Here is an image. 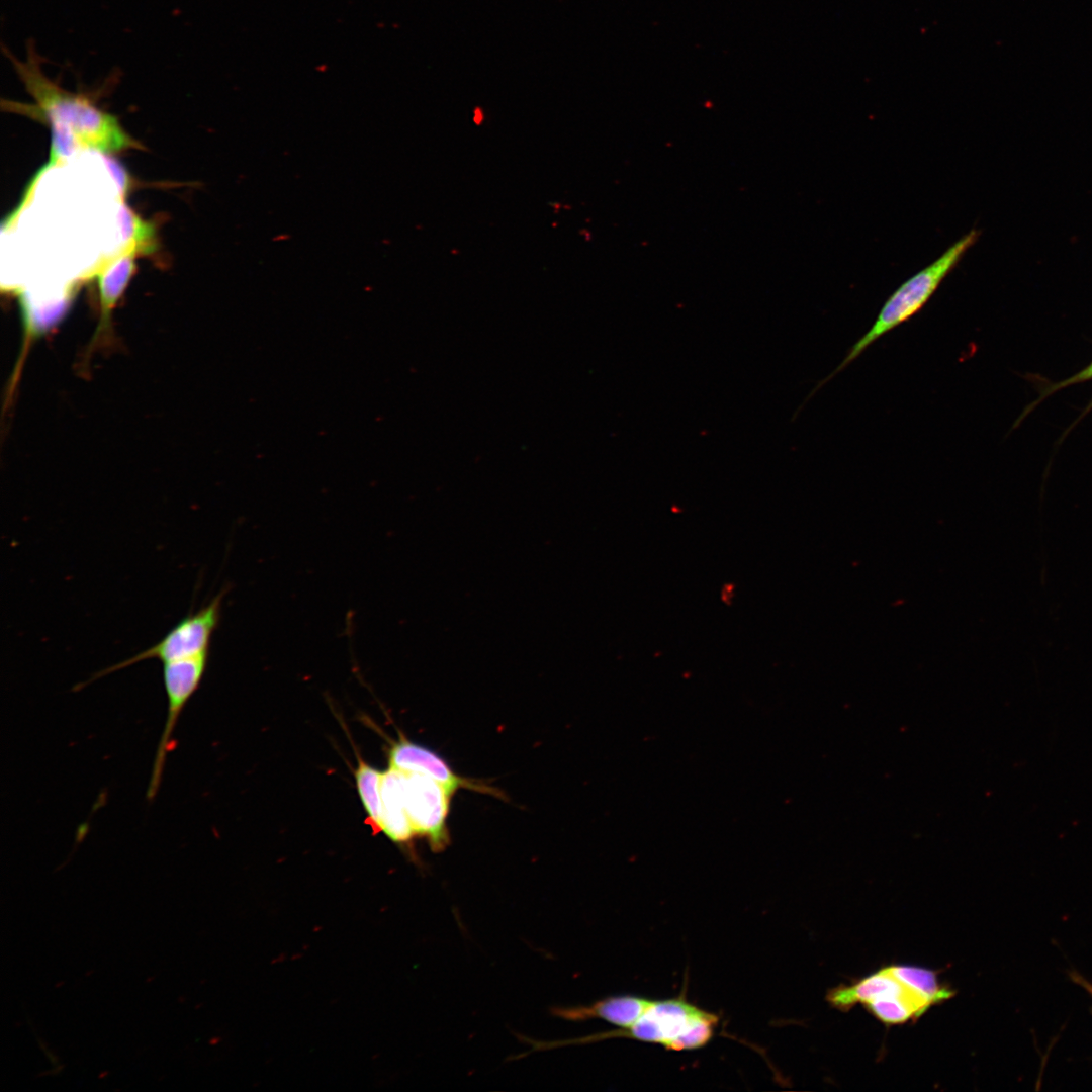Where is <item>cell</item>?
I'll list each match as a JSON object with an SVG mask.
<instances>
[{
  "mask_svg": "<svg viewBox=\"0 0 1092 1092\" xmlns=\"http://www.w3.org/2000/svg\"><path fill=\"white\" fill-rule=\"evenodd\" d=\"M3 51L34 100L30 105L7 101V107L47 121L52 136L49 166L82 149L112 153L135 145L117 118L101 110L88 95L70 92L49 78L32 41L27 44L25 60L7 48Z\"/></svg>",
  "mask_w": 1092,
  "mask_h": 1092,
  "instance_id": "cell-1",
  "label": "cell"
},
{
  "mask_svg": "<svg viewBox=\"0 0 1092 1092\" xmlns=\"http://www.w3.org/2000/svg\"><path fill=\"white\" fill-rule=\"evenodd\" d=\"M719 1018L679 998L654 1001L630 1027L599 1032L583 1037L541 1041L543 1051L585 1044L609 1038H631L659 1043L667 1050L685 1051L706 1045L713 1037Z\"/></svg>",
  "mask_w": 1092,
  "mask_h": 1092,
  "instance_id": "cell-2",
  "label": "cell"
},
{
  "mask_svg": "<svg viewBox=\"0 0 1092 1092\" xmlns=\"http://www.w3.org/2000/svg\"><path fill=\"white\" fill-rule=\"evenodd\" d=\"M978 237L979 232L971 230L931 264L903 282L885 301L868 332L852 345L843 361L818 387L859 357L879 338L916 314L976 243Z\"/></svg>",
  "mask_w": 1092,
  "mask_h": 1092,
  "instance_id": "cell-3",
  "label": "cell"
},
{
  "mask_svg": "<svg viewBox=\"0 0 1092 1092\" xmlns=\"http://www.w3.org/2000/svg\"><path fill=\"white\" fill-rule=\"evenodd\" d=\"M220 610L221 594L208 605L184 617L155 645L96 672L90 680L80 684L76 689L80 690L93 680L143 660L155 658L165 663L209 651L212 634L220 620Z\"/></svg>",
  "mask_w": 1092,
  "mask_h": 1092,
  "instance_id": "cell-4",
  "label": "cell"
},
{
  "mask_svg": "<svg viewBox=\"0 0 1092 1092\" xmlns=\"http://www.w3.org/2000/svg\"><path fill=\"white\" fill-rule=\"evenodd\" d=\"M209 651L163 663V682L167 696V717L158 743L147 799H155L160 788L173 733L187 703L197 691L204 675Z\"/></svg>",
  "mask_w": 1092,
  "mask_h": 1092,
  "instance_id": "cell-5",
  "label": "cell"
},
{
  "mask_svg": "<svg viewBox=\"0 0 1092 1092\" xmlns=\"http://www.w3.org/2000/svg\"><path fill=\"white\" fill-rule=\"evenodd\" d=\"M405 809L415 835L428 839L434 851L449 844L447 819L453 795L425 775L403 772Z\"/></svg>",
  "mask_w": 1092,
  "mask_h": 1092,
  "instance_id": "cell-6",
  "label": "cell"
},
{
  "mask_svg": "<svg viewBox=\"0 0 1092 1092\" xmlns=\"http://www.w3.org/2000/svg\"><path fill=\"white\" fill-rule=\"evenodd\" d=\"M389 768L401 772L425 775L444 786L452 795L460 789L502 797L499 791L489 785L479 783L456 774L448 762L435 751L412 742L403 736L394 742L388 750Z\"/></svg>",
  "mask_w": 1092,
  "mask_h": 1092,
  "instance_id": "cell-7",
  "label": "cell"
},
{
  "mask_svg": "<svg viewBox=\"0 0 1092 1092\" xmlns=\"http://www.w3.org/2000/svg\"><path fill=\"white\" fill-rule=\"evenodd\" d=\"M649 999L623 995L611 996L589 1005L556 1006L551 1013L567 1021L603 1019L621 1028L632 1026L653 1004Z\"/></svg>",
  "mask_w": 1092,
  "mask_h": 1092,
  "instance_id": "cell-8",
  "label": "cell"
},
{
  "mask_svg": "<svg viewBox=\"0 0 1092 1092\" xmlns=\"http://www.w3.org/2000/svg\"><path fill=\"white\" fill-rule=\"evenodd\" d=\"M909 995L918 994L900 982L891 973L889 967H885L852 984L840 985L830 989L826 995V1000L834 1008L848 1011L858 1003L864 1005L879 998Z\"/></svg>",
  "mask_w": 1092,
  "mask_h": 1092,
  "instance_id": "cell-9",
  "label": "cell"
},
{
  "mask_svg": "<svg viewBox=\"0 0 1092 1092\" xmlns=\"http://www.w3.org/2000/svg\"><path fill=\"white\" fill-rule=\"evenodd\" d=\"M381 831L403 843L414 835L404 803L403 772L388 768L381 778Z\"/></svg>",
  "mask_w": 1092,
  "mask_h": 1092,
  "instance_id": "cell-10",
  "label": "cell"
},
{
  "mask_svg": "<svg viewBox=\"0 0 1092 1092\" xmlns=\"http://www.w3.org/2000/svg\"><path fill=\"white\" fill-rule=\"evenodd\" d=\"M136 246L123 253L107 265L98 275V289L102 309V325L106 324L110 311L126 287L135 269ZM139 247V246H138Z\"/></svg>",
  "mask_w": 1092,
  "mask_h": 1092,
  "instance_id": "cell-11",
  "label": "cell"
},
{
  "mask_svg": "<svg viewBox=\"0 0 1092 1092\" xmlns=\"http://www.w3.org/2000/svg\"><path fill=\"white\" fill-rule=\"evenodd\" d=\"M888 967L900 982L924 998L931 1006L947 1001L954 995L952 989L939 982L935 971L908 965Z\"/></svg>",
  "mask_w": 1092,
  "mask_h": 1092,
  "instance_id": "cell-12",
  "label": "cell"
},
{
  "mask_svg": "<svg viewBox=\"0 0 1092 1092\" xmlns=\"http://www.w3.org/2000/svg\"><path fill=\"white\" fill-rule=\"evenodd\" d=\"M867 1010L888 1025L903 1024L921 1017L931 1005L918 995L893 996L864 1004Z\"/></svg>",
  "mask_w": 1092,
  "mask_h": 1092,
  "instance_id": "cell-13",
  "label": "cell"
},
{
  "mask_svg": "<svg viewBox=\"0 0 1092 1092\" xmlns=\"http://www.w3.org/2000/svg\"><path fill=\"white\" fill-rule=\"evenodd\" d=\"M381 778L382 772L359 759L355 770L357 789L375 833L381 831Z\"/></svg>",
  "mask_w": 1092,
  "mask_h": 1092,
  "instance_id": "cell-14",
  "label": "cell"
},
{
  "mask_svg": "<svg viewBox=\"0 0 1092 1092\" xmlns=\"http://www.w3.org/2000/svg\"><path fill=\"white\" fill-rule=\"evenodd\" d=\"M1091 379H1092V362L1089 365H1087L1084 369L1080 370L1079 372H1077L1076 374L1070 376L1069 378L1064 379V380H1062L1060 382H1057V383L1046 387L1045 390L1043 391V393L1041 394L1040 398H1043V397L1052 394L1055 391L1066 388L1067 386L1082 383V382H1085V381H1088V380H1091Z\"/></svg>",
  "mask_w": 1092,
  "mask_h": 1092,
  "instance_id": "cell-15",
  "label": "cell"
},
{
  "mask_svg": "<svg viewBox=\"0 0 1092 1092\" xmlns=\"http://www.w3.org/2000/svg\"><path fill=\"white\" fill-rule=\"evenodd\" d=\"M1069 978L1072 982L1081 987L1092 998V983L1085 977L1079 974L1077 971L1069 972Z\"/></svg>",
  "mask_w": 1092,
  "mask_h": 1092,
  "instance_id": "cell-16",
  "label": "cell"
},
{
  "mask_svg": "<svg viewBox=\"0 0 1092 1092\" xmlns=\"http://www.w3.org/2000/svg\"><path fill=\"white\" fill-rule=\"evenodd\" d=\"M483 119H484L483 111L479 107H476L474 109V112H473V121H474V123L477 124V125H480L482 123Z\"/></svg>",
  "mask_w": 1092,
  "mask_h": 1092,
  "instance_id": "cell-17",
  "label": "cell"
},
{
  "mask_svg": "<svg viewBox=\"0 0 1092 1092\" xmlns=\"http://www.w3.org/2000/svg\"><path fill=\"white\" fill-rule=\"evenodd\" d=\"M1091 407H1092V401L1090 402V404H1089V406H1088L1087 411H1088V410H1090ZM1087 411H1086V412H1087Z\"/></svg>",
  "mask_w": 1092,
  "mask_h": 1092,
  "instance_id": "cell-18",
  "label": "cell"
}]
</instances>
